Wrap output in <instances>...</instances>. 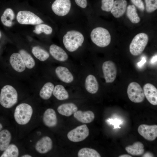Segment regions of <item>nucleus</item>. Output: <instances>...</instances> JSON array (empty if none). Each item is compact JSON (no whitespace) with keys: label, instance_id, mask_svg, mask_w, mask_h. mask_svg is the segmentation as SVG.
Listing matches in <instances>:
<instances>
[{"label":"nucleus","instance_id":"4","mask_svg":"<svg viewBox=\"0 0 157 157\" xmlns=\"http://www.w3.org/2000/svg\"><path fill=\"white\" fill-rule=\"evenodd\" d=\"M90 36L92 42L99 47H106L111 42V36L109 31L102 27H97L93 29Z\"/></svg>","mask_w":157,"mask_h":157},{"label":"nucleus","instance_id":"41","mask_svg":"<svg viewBox=\"0 0 157 157\" xmlns=\"http://www.w3.org/2000/svg\"><path fill=\"white\" fill-rule=\"evenodd\" d=\"M119 157H132V156L127 154H123L120 155L119 156Z\"/></svg>","mask_w":157,"mask_h":157},{"label":"nucleus","instance_id":"12","mask_svg":"<svg viewBox=\"0 0 157 157\" xmlns=\"http://www.w3.org/2000/svg\"><path fill=\"white\" fill-rule=\"evenodd\" d=\"M53 147V142L49 137L44 136L39 139L35 145V150L41 154L46 153L51 151Z\"/></svg>","mask_w":157,"mask_h":157},{"label":"nucleus","instance_id":"28","mask_svg":"<svg viewBox=\"0 0 157 157\" xmlns=\"http://www.w3.org/2000/svg\"><path fill=\"white\" fill-rule=\"evenodd\" d=\"M19 53L21 55L24 61L26 67L29 69L33 68L35 65L34 60L26 51L21 49L19 51Z\"/></svg>","mask_w":157,"mask_h":157},{"label":"nucleus","instance_id":"34","mask_svg":"<svg viewBox=\"0 0 157 157\" xmlns=\"http://www.w3.org/2000/svg\"><path fill=\"white\" fill-rule=\"evenodd\" d=\"M114 2V0H101V9L106 12L110 11Z\"/></svg>","mask_w":157,"mask_h":157},{"label":"nucleus","instance_id":"20","mask_svg":"<svg viewBox=\"0 0 157 157\" xmlns=\"http://www.w3.org/2000/svg\"><path fill=\"white\" fill-rule=\"evenodd\" d=\"M85 85L87 91L91 94H95L98 91V83L95 77L92 74H89L86 77Z\"/></svg>","mask_w":157,"mask_h":157},{"label":"nucleus","instance_id":"39","mask_svg":"<svg viewBox=\"0 0 157 157\" xmlns=\"http://www.w3.org/2000/svg\"><path fill=\"white\" fill-rule=\"evenodd\" d=\"M157 61V55H155L153 56L151 58V62L154 63H156Z\"/></svg>","mask_w":157,"mask_h":157},{"label":"nucleus","instance_id":"19","mask_svg":"<svg viewBox=\"0 0 157 157\" xmlns=\"http://www.w3.org/2000/svg\"><path fill=\"white\" fill-rule=\"evenodd\" d=\"M74 116L77 120L83 123H89L94 120L95 115L91 111H82L77 110L74 113Z\"/></svg>","mask_w":157,"mask_h":157},{"label":"nucleus","instance_id":"42","mask_svg":"<svg viewBox=\"0 0 157 157\" xmlns=\"http://www.w3.org/2000/svg\"><path fill=\"white\" fill-rule=\"evenodd\" d=\"M22 157H31L32 156L28 154H26L23 155L21 156Z\"/></svg>","mask_w":157,"mask_h":157},{"label":"nucleus","instance_id":"30","mask_svg":"<svg viewBox=\"0 0 157 157\" xmlns=\"http://www.w3.org/2000/svg\"><path fill=\"white\" fill-rule=\"evenodd\" d=\"M1 155V157H17L19 154V150L14 144H9Z\"/></svg>","mask_w":157,"mask_h":157},{"label":"nucleus","instance_id":"38","mask_svg":"<svg viewBox=\"0 0 157 157\" xmlns=\"http://www.w3.org/2000/svg\"><path fill=\"white\" fill-rule=\"evenodd\" d=\"M146 62V60L145 58L144 57H142L141 60L138 63L137 65L139 67H141Z\"/></svg>","mask_w":157,"mask_h":157},{"label":"nucleus","instance_id":"14","mask_svg":"<svg viewBox=\"0 0 157 157\" xmlns=\"http://www.w3.org/2000/svg\"><path fill=\"white\" fill-rule=\"evenodd\" d=\"M43 121L44 125L49 127H53L57 124L58 120L56 113L51 108L47 109L43 116Z\"/></svg>","mask_w":157,"mask_h":157},{"label":"nucleus","instance_id":"45","mask_svg":"<svg viewBox=\"0 0 157 157\" xmlns=\"http://www.w3.org/2000/svg\"></svg>","mask_w":157,"mask_h":157},{"label":"nucleus","instance_id":"9","mask_svg":"<svg viewBox=\"0 0 157 157\" xmlns=\"http://www.w3.org/2000/svg\"><path fill=\"white\" fill-rule=\"evenodd\" d=\"M71 6L70 0H55L52 5L51 9L56 15L62 17L69 13Z\"/></svg>","mask_w":157,"mask_h":157},{"label":"nucleus","instance_id":"26","mask_svg":"<svg viewBox=\"0 0 157 157\" xmlns=\"http://www.w3.org/2000/svg\"><path fill=\"white\" fill-rule=\"evenodd\" d=\"M53 93L54 96L59 100L67 99L69 97L68 92L64 86L61 85H56L54 87Z\"/></svg>","mask_w":157,"mask_h":157},{"label":"nucleus","instance_id":"24","mask_svg":"<svg viewBox=\"0 0 157 157\" xmlns=\"http://www.w3.org/2000/svg\"><path fill=\"white\" fill-rule=\"evenodd\" d=\"M15 17L14 13L10 8H7L4 11L1 18V21L3 25L10 27L12 25V21Z\"/></svg>","mask_w":157,"mask_h":157},{"label":"nucleus","instance_id":"27","mask_svg":"<svg viewBox=\"0 0 157 157\" xmlns=\"http://www.w3.org/2000/svg\"><path fill=\"white\" fill-rule=\"evenodd\" d=\"M32 52L36 58L42 61L46 60L49 57V53L46 51L39 46L33 47Z\"/></svg>","mask_w":157,"mask_h":157},{"label":"nucleus","instance_id":"7","mask_svg":"<svg viewBox=\"0 0 157 157\" xmlns=\"http://www.w3.org/2000/svg\"><path fill=\"white\" fill-rule=\"evenodd\" d=\"M127 93L129 99L134 103H141L144 99L143 90L140 85L136 82L130 83L128 87Z\"/></svg>","mask_w":157,"mask_h":157},{"label":"nucleus","instance_id":"2","mask_svg":"<svg viewBox=\"0 0 157 157\" xmlns=\"http://www.w3.org/2000/svg\"><path fill=\"white\" fill-rule=\"evenodd\" d=\"M18 94L12 86L6 85L1 89L0 93V103L3 107L10 108L14 106L18 101Z\"/></svg>","mask_w":157,"mask_h":157},{"label":"nucleus","instance_id":"1","mask_svg":"<svg viewBox=\"0 0 157 157\" xmlns=\"http://www.w3.org/2000/svg\"><path fill=\"white\" fill-rule=\"evenodd\" d=\"M84 40L83 34L79 31L72 30L68 31L63 38V43L66 49L73 52L81 46Z\"/></svg>","mask_w":157,"mask_h":157},{"label":"nucleus","instance_id":"21","mask_svg":"<svg viewBox=\"0 0 157 157\" xmlns=\"http://www.w3.org/2000/svg\"><path fill=\"white\" fill-rule=\"evenodd\" d=\"M77 106L74 103H67L63 104L58 106L57 111L63 115L70 116L78 110Z\"/></svg>","mask_w":157,"mask_h":157},{"label":"nucleus","instance_id":"35","mask_svg":"<svg viewBox=\"0 0 157 157\" xmlns=\"http://www.w3.org/2000/svg\"><path fill=\"white\" fill-rule=\"evenodd\" d=\"M131 2L141 11H143L144 9V3L142 0H131Z\"/></svg>","mask_w":157,"mask_h":157},{"label":"nucleus","instance_id":"32","mask_svg":"<svg viewBox=\"0 0 157 157\" xmlns=\"http://www.w3.org/2000/svg\"><path fill=\"white\" fill-rule=\"evenodd\" d=\"M53 31L52 28L50 26L44 24L37 25L35 27L33 32L37 34L44 33L46 35L51 34Z\"/></svg>","mask_w":157,"mask_h":157},{"label":"nucleus","instance_id":"40","mask_svg":"<svg viewBox=\"0 0 157 157\" xmlns=\"http://www.w3.org/2000/svg\"><path fill=\"white\" fill-rule=\"evenodd\" d=\"M153 155L152 154L149 152H147L146 153L143 155L142 157H153Z\"/></svg>","mask_w":157,"mask_h":157},{"label":"nucleus","instance_id":"44","mask_svg":"<svg viewBox=\"0 0 157 157\" xmlns=\"http://www.w3.org/2000/svg\"><path fill=\"white\" fill-rule=\"evenodd\" d=\"M1 33L0 31V38H1Z\"/></svg>","mask_w":157,"mask_h":157},{"label":"nucleus","instance_id":"16","mask_svg":"<svg viewBox=\"0 0 157 157\" xmlns=\"http://www.w3.org/2000/svg\"><path fill=\"white\" fill-rule=\"evenodd\" d=\"M9 61L13 68L17 72H21L25 70V65L19 53H13L10 57Z\"/></svg>","mask_w":157,"mask_h":157},{"label":"nucleus","instance_id":"23","mask_svg":"<svg viewBox=\"0 0 157 157\" xmlns=\"http://www.w3.org/2000/svg\"><path fill=\"white\" fill-rule=\"evenodd\" d=\"M11 134L8 130L4 129L0 131V151H4L9 145Z\"/></svg>","mask_w":157,"mask_h":157},{"label":"nucleus","instance_id":"15","mask_svg":"<svg viewBox=\"0 0 157 157\" xmlns=\"http://www.w3.org/2000/svg\"><path fill=\"white\" fill-rule=\"evenodd\" d=\"M55 73L59 79L66 83H70L74 80V76L69 69L65 67L59 66L55 70Z\"/></svg>","mask_w":157,"mask_h":157},{"label":"nucleus","instance_id":"31","mask_svg":"<svg viewBox=\"0 0 157 157\" xmlns=\"http://www.w3.org/2000/svg\"><path fill=\"white\" fill-rule=\"evenodd\" d=\"M78 157H101L100 154L95 150L85 147L81 149L78 151Z\"/></svg>","mask_w":157,"mask_h":157},{"label":"nucleus","instance_id":"29","mask_svg":"<svg viewBox=\"0 0 157 157\" xmlns=\"http://www.w3.org/2000/svg\"><path fill=\"white\" fill-rule=\"evenodd\" d=\"M126 15L131 22L134 24L139 22L140 19L137 12L136 9L134 5H129L127 8Z\"/></svg>","mask_w":157,"mask_h":157},{"label":"nucleus","instance_id":"6","mask_svg":"<svg viewBox=\"0 0 157 157\" xmlns=\"http://www.w3.org/2000/svg\"><path fill=\"white\" fill-rule=\"evenodd\" d=\"M16 19L18 22L22 24L38 25L43 23V21L32 12L22 10L17 13Z\"/></svg>","mask_w":157,"mask_h":157},{"label":"nucleus","instance_id":"25","mask_svg":"<svg viewBox=\"0 0 157 157\" xmlns=\"http://www.w3.org/2000/svg\"><path fill=\"white\" fill-rule=\"evenodd\" d=\"M54 87L53 84L51 82L45 83L40 91V97L44 100L49 99L53 94Z\"/></svg>","mask_w":157,"mask_h":157},{"label":"nucleus","instance_id":"22","mask_svg":"<svg viewBox=\"0 0 157 157\" xmlns=\"http://www.w3.org/2000/svg\"><path fill=\"white\" fill-rule=\"evenodd\" d=\"M144 145L141 142H135L132 145H129L125 148V150L129 154L133 156L141 155L144 152Z\"/></svg>","mask_w":157,"mask_h":157},{"label":"nucleus","instance_id":"11","mask_svg":"<svg viewBox=\"0 0 157 157\" xmlns=\"http://www.w3.org/2000/svg\"><path fill=\"white\" fill-rule=\"evenodd\" d=\"M139 133L145 139L153 141L157 137V125H148L142 124L138 129Z\"/></svg>","mask_w":157,"mask_h":157},{"label":"nucleus","instance_id":"17","mask_svg":"<svg viewBox=\"0 0 157 157\" xmlns=\"http://www.w3.org/2000/svg\"><path fill=\"white\" fill-rule=\"evenodd\" d=\"M49 51L51 56L58 61L63 62L68 59V56L66 52L62 48L56 45H51Z\"/></svg>","mask_w":157,"mask_h":157},{"label":"nucleus","instance_id":"3","mask_svg":"<svg viewBox=\"0 0 157 157\" xmlns=\"http://www.w3.org/2000/svg\"><path fill=\"white\" fill-rule=\"evenodd\" d=\"M33 109L29 104L22 103L18 105L15 110L14 117L19 124L24 125L30 120L33 114Z\"/></svg>","mask_w":157,"mask_h":157},{"label":"nucleus","instance_id":"5","mask_svg":"<svg viewBox=\"0 0 157 157\" xmlns=\"http://www.w3.org/2000/svg\"><path fill=\"white\" fill-rule=\"evenodd\" d=\"M149 40L148 35L141 33L136 35L133 38L129 46L131 53L134 56L141 54L144 50Z\"/></svg>","mask_w":157,"mask_h":157},{"label":"nucleus","instance_id":"8","mask_svg":"<svg viewBox=\"0 0 157 157\" xmlns=\"http://www.w3.org/2000/svg\"><path fill=\"white\" fill-rule=\"evenodd\" d=\"M89 135L88 128L86 124H83L69 131L67 134V137L72 142H78L84 140Z\"/></svg>","mask_w":157,"mask_h":157},{"label":"nucleus","instance_id":"43","mask_svg":"<svg viewBox=\"0 0 157 157\" xmlns=\"http://www.w3.org/2000/svg\"><path fill=\"white\" fill-rule=\"evenodd\" d=\"M3 128V125L2 124L0 123V131L1 130V129H2Z\"/></svg>","mask_w":157,"mask_h":157},{"label":"nucleus","instance_id":"13","mask_svg":"<svg viewBox=\"0 0 157 157\" xmlns=\"http://www.w3.org/2000/svg\"><path fill=\"white\" fill-rule=\"evenodd\" d=\"M144 96L148 101L154 105H157V89L153 84H145L143 87Z\"/></svg>","mask_w":157,"mask_h":157},{"label":"nucleus","instance_id":"33","mask_svg":"<svg viewBox=\"0 0 157 157\" xmlns=\"http://www.w3.org/2000/svg\"><path fill=\"white\" fill-rule=\"evenodd\" d=\"M146 10L148 13L154 12L157 9V0H145Z\"/></svg>","mask_w":157,"mask_h":157},{"label":"nucleus","instance_id":"37","mask_svg":"<svg viewBox=\"0 0 157 157\" xmlns=\"http://www.w3.org/2000/svg\"><path fill=\"white\" fill-rule=\"evenodd\" d=\"M74 1L77 5L82 8H84L87 6V0H74Z\"/></svg>","mask_w":157,"mask_h":157},{"label":"nucleus","instance_id":"18","mask_svg":"<svg viewBox=\"0 0 157 157\" xmlns=\"http://www.w3.org/2000/svg\"><path fill=\"white\" fill-rule=\"evenodd\" d=\"M127 4V2L126 0L115 1L110 11L111 13L116 18L121 17L125 13Z\"/></svg>","mask_w":157,"mask_h":157},{"label":"nucleus","instance_id":"36","mask_svg":"<svg viewBox=\"0 0 157 157\" xmlns=\"http://www.w3.org/2000/svg\"><path fill=\"white\" fill-rule=\"evenodd\" d=\"M107 121L110 124L113 125L114 126L115 129L117 127L119 128H121L119 126V124L121 123V122L120 121L116 119L114 120L109 118L107 120Z\"/></svg>","mask_w":157,"mask_h":157},{"label":"nucleus","instance_id":"10","mask_svg":"<svg viewBox=\"0 0 157 157\" xmlns=\"http://www.w3.org/2000/svg\"><path fill=\"white\" fill-rule=\"evenodd\" d=\"M104 77L106 83H113L115 80L117 74L116 66L110 60L104 62L102 65Z\"/></svg>","mask_w":157,"mask_h":157}]
</instances>
